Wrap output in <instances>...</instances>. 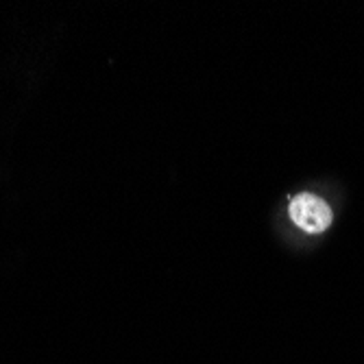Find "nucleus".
I'll use <instances>...</instances> for the list:
<instances>
[{
    "label": "nucleus",
    "instance_id": "obj_1",
    "mask_svg": "<svg viewBox=\"0 0 364 364\" xmlns=\"http://www.w3.org/2000/svg\"><path fill=\"white\" fill-rule=\"evenodd\" d=\"M290 218L296 227H301L306 234H323L332 225V210L321 196L304 192L290 198L288 205Z\"/></svg>",
    "mask_w": 364,
    "mask_h": 364
}]
</instances>
